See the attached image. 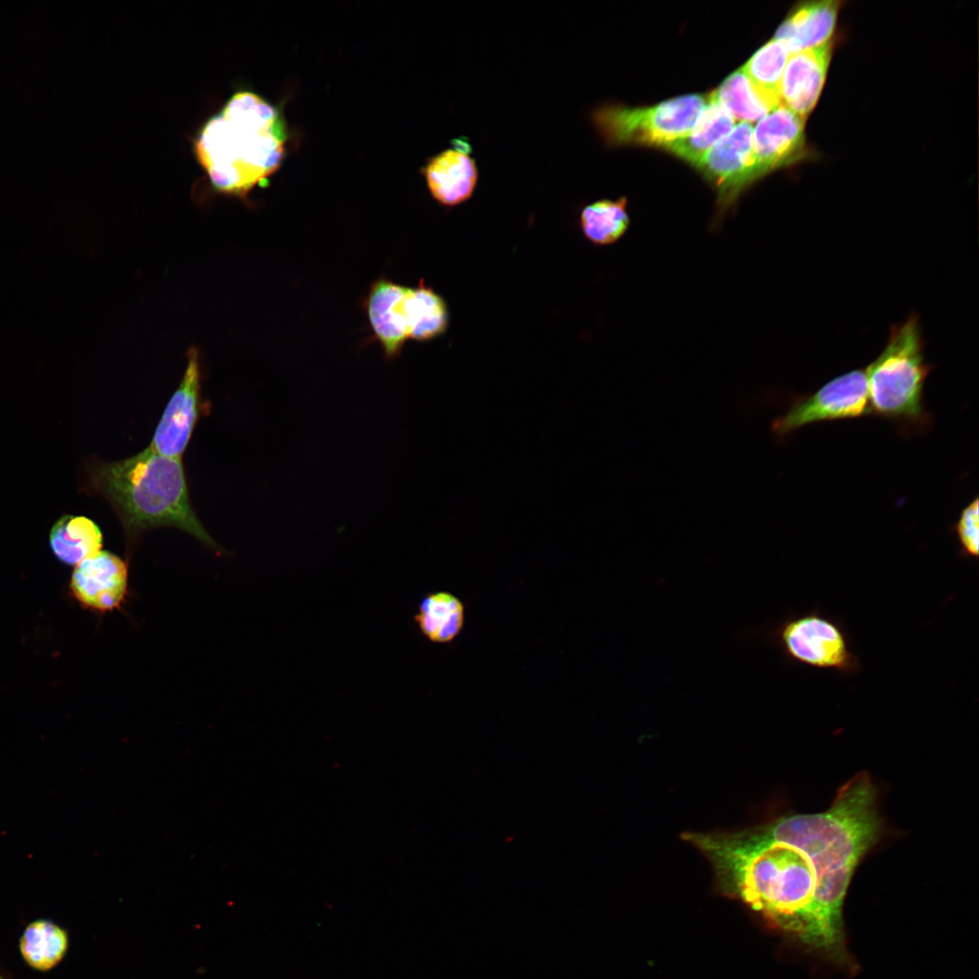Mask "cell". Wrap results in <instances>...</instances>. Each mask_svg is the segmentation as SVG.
Here are the masks:
<instances>
[{
	"mask_svg": "<svg viewBox=\"0 0 979 979\" xmlns=\"http://www.w3.org/2000/svg\"><path fill=\"white\" fill-rule=\"evenodd\" d=\"M880 829L876 790L867 778L854 776L823 812L732 832L688 831L682 838L708 859L728 892L799 933L808 911L828 925L841 919L853 873Z\"/></svg>",
	"mask_w": 979,
	"mask_h": 979,
	"instance_id": "cell-1",
	"label": "cell"
},
{
	"mask_svg": "<svg viewBox=\"0 0 979 979\" xmlns=\"http://www.w3.org/2000/svg\"><path fill=\"white\" fill-rule=\"evenodd\" d=\"M89 487L113 509L129 550L145 531L157 527L180 528L218 548L192 509L181 459L148 447L121 460L92 462Z\"/></svg>",
	"mask_w": 979,
	"mask_h": 979,
	"instance_id": "cell-2",
	"label": "cell"
},
{
	"mask_svg": "<svg viewBox=\"0 0 979 979\" xmlns=\"http://www.w3.org/2000/svg\"><path fill=\"white\" fill-rule=\"evenodd\" d=\"M285 141L276 108L254 92L240 91L204 124L195 152L216 190L245 197L277 170Z\"/></svg>",
	"mask_w": 979,
	"mask_h": 979,
	"instance_id": "cell-3",
	"label": "cell"
},
{
	"mask_svg": "<svg viewBox=\"0 0 979 979\" xmlns=\"http://www.w3.org/2000/svg\"><path fill=\"white\" fill-rule=\"evenodd\" d=\"M931 371L919 318L912 314L890 328L884 349L865 368L871 414L905 432L926 431L933 422L924 398Z\"/></svg>",
	"mask_w": 979,
	"mask_h": 979,
	"instance_id": "cell-4",
	"label": "cell"
},
{
	"mask_svg": "<svg viewBox=\"0 0 979 979\" xmlns=\"http://www.w3.org/2000/svg\"><path fill=\"white\" fill-rule=\"evenodd\" d=\"M764 637L790 663L831 670L844 676L854 675L861 669L844 624L817 608L786 616L765 630Z\"/></svg>",
	"mask_w": 979,
	"mask_h": 979,
	"instance_id": "cell-5",
	"label": "cell"
},
{
	"mask_svg": "<svg viewBox=\"0 0 979 979\" xmlns=\"http://www.w3.org/2000/svg\"><path fill=\"white\" fill-rule=\"evenodd\" d=\"M705 104L702 96L685 95L646 108H605L596 118L613 142L664 147L693 129Z\"/></svg>",
	"mask_w": 979,
	"mask_h": 979,
	"instance_id": "cell-6",
	"label": "cell"
},
{
	"mask_svg": "<svg viewBox=\"0 0 979 979\" xmlns=\"http://www.w3.org/2000/svg\"><path fill=\"white\" fill-rule=\"evenodd\" d=\"M871 415L865 369L838 375L816 392L791 399L786 412L773 419L770 431L784 442L800 428L824 422Z\"/></svg>",
	"mask_w": 979,
	"mask_h": 979,
	"instance_id": "cell-7",
	"label": "cell"
},
{
	"mask_svg": "<svg viewBox=\"0 0 979 979\" xmlns=\"http://www.w3.org/2000/svg\"><path fill=\"white\" fill-rule=\"evenodd\" d=\"M695 167L714 186L718 195L716 223L740 194L759 179L752 151V128L740 122L714 144Z\"/></svg>",
	"mask_w": 979,
	"mask_h": 979,
	"instance_id": "cell-8",
	"label": "cell"
},
{
	"mask_svg": "<svg viewBox=\"0 0 979 979\" xmlns=\"http://www.w3.org/2000/svg\"><path fill=\"white\" fill-rule=\"evenodd\" d=\"M200 383L199 354L198 349L190 348L182 380L154 431L149 446L151 450L181 459L202 411Z\"/></svg>",
	"mask_w": 979,
	"mask_h": 979,
	"instance_id": "cell-9",
	"label": "cell"
},
{
	"mask_svg": "<svg viewBox=\"0 0 979 979\" xmlns=\"http://www.w3.org/2000/svg\"><path fill=\"white\" fill-rule=\"evenodd\" d=\"M752 151L759 177L806 156L804 119L781 103L757 123Z\"/></svg>",
	"mask_w": 979,
	"mask_h": 979,
	"instance_id": "cell-10",
	"label": "cell"
},
{
	"mask_svg": "<svg viewBox=\"0 0 979 979\" xmlns=\"http://www.w3.org/2000/svg\"><path fill=\"white\" fill-rule=\"evenodd\" d=\"M128 570L118 556L99 551L74 568L71 588L84 606L107 611L117 607L127 592Z\"/></svg>",
	"mask_w": 979,
	"mask_h": 979,
	"instance_id": "cell-11",
	"label": "cell"
},
{
	"mask_svg": "<svg viewBox=\"0 0 979 979\" xmlns=\"http://www.w3.org/2000/svg\"><path fill=\"white\" fill-rule=\"evenodd\" d=\"M832 44L792 53L780 84V103L805 119L816 105L831 58Z\"/></svg>",
	"mask_w": 979,
	"mask_h": 979,
	"instance_id": "cell-12",
	"label": "cell"
},
{
	"mask_svg": "<svg viewBox=\"0 0 979 979\" xmlns=\"http://www.w3.org/2000/svg\"><path fill=\"white\" fill-rule=\"evenodd\" d=\"M406 291V286L382 278L372 286L366 299L371 327L387 359L399 356L409 339L403 309Z\"/></svg>",
	"mask_w": 979,
	"mask_h": 979,
	"instance_id": "cell-13",
	"label": "cell"
},
{
	"mask_svg": "<svg viewBox=\"0 0 979 979\" xmlns=\"http://www.w3.org/2000/svg\"><path fill=\"white\" fill-rule=\"evenodd\" d=\"M464 144L447 149L429 160L423 169L432 197L444 206H455L472 195L478 170Z\"/></svg>",
	"mask_w": 979,
	"mask_h": 979,
	"instance_id": "cell-14",
	"label": "cell"
},
{
	"mask_svg": "<svg viewBox=\"0 0 979 979\" xmlns=\"http://www.w3.org/2000/svg\"><path fill=\"white\" fill-rule=\"evenodd\" d=\"M839 6L838 1H816L800 5L778 28L775 39L791 53L829 43Z\"/></svg>",
	"mask_w": 979,
	"mask_h": 979,
	"instance_id": "cell-15",
	"label": "cell"
},
{
	"mask_svg": "<svg viewBox=\"0 0 979 979\" xmlns=\"http://www.w3.org/2000/svg\"><path fill=\"white\" fill-rule=\"evenodd\" d=\"M734 127V118L720 103L709 98L693 129L664 146L675 156L695 166L704 154Z\"/></svg>",
	"mask_w": 979,
	"mask_h": 979,
	"instance_id": "cell-16",
	"label": "cell"
},
{
	"mask_svg": "<svg viewBox=\"0 0 979 979\" xmlns=\"http://www.w3.org/2000/svg\"><path fill=\"white\" fill-rule=\"evenodd\" d=\"M49 541L55 557L73 566L100 551L102 534L86 517L63 515L52 527Z\"/></svg>",
	"mask_w": 979,
	"mask_h": 979,
	"instance_id": "cell-17",
	"label": "cell"
},
{
	"mask_svg": "<svg viewBox=\"0 0 979 979\" xmlns=\"http://www.w3.org/2000/svg\"><path fill=\"white\" fill-rule=\"evenodd\" d=\"M465 619L462 601L446 591L424 596L414 621L421 632L433 643L451 642L461 631Z\"/></svg>",
	"mask_w": 979,
	"mask_h": 979,
	"instance_id": "cell-18",
	"label": "cell"
},
{
	"mask_svg": "<svg viewBox=\"0 0 979 979\" xmlns=\"http://www.w3.org/2000/svg\"><path fill=\"white\" fill-rule=\"evenodd\" d=\"M68 945L67 931L44 918L29 923L19 939L22 958L39 972H47L58 965L65 956Z\"/></svg>",
	"mask_w": 979,
	"mask_h": 979,
	"instance_id": "cell-19",
	"label": "cell"
},
{
	"mask_svg": "<svg viewBox=\"0 0 979 979\" xmlns=\"http://www.w3.org/2000/svg\"><path fill=\"white\" fill-rule=\"evenodd\" d=\"M403 309L409 339L428 341L442 334L449 325V312L443 298L422 283L407 287Z\"/></svg>",
	"mask_w": 979,
	"mask_h": 979,
	"instance_id": "cell-20",
	"label": "cell"
},
{
	"mask_svg": "<svg viewBox=\"0 0 979 979\" xmlns=\"http://www.w3.org/2000/svg\"><path fill=\"white\" fill-rule=\"evenodd\" d=\"M710 98L723 106L734 120L748 123L763 118L780 104L779 99L758 90L742 69L727 77Z\"/></svg>",
	"mask_w": 979,
	"mask_h": 979,
	"instance_id": "cell-21",
	"label": "cell"
},
{
	"mask_svg": "<svg viewBox=\"0 0 979 979\" xmlns=\"http://www.w3.org/2000/svg\"><path fill=\"white\" fill-rule=\"evenodd\" d=\"M627 200L601 199L586 205L580 215L585 237L596 245L606 246L620 239L629 228Z\"/></svg>",
	"mask_w": 979,
	"mask_h": 979,
	"instance_id": "cell-22",
	"label": "cell"
},
{
	"mask_svg": "<svg viewBox=\"0 0 979 979\" xmlns=\"http://www.w3.org/2000/svg\"><path fill=\"white\" fill-rule=\"evenodd\" d=\"M789 53L785 45L774 38L761 47L742 71L758 90L780 101V79Z\"/></svg>",
	"mask_w": 979,
	"mask_h": 979,
	"instance_id": "cell-23",
	"label": "cell"
},
{
	"mask_svg": "<svg viewBox=\"0 0 979 979\" xmlns=\"http://www.w3.org/2000/svg\"><path fill=\"white\" fill-rule=\"evenodd\" d=\"M978 498L975 497L966 505L952 528L959 544V557L963 558L978 557Z\"/></svg>",
	"mask_w": 979,
	"mask_h": 979,
	"instance_id": "cell-24",
	"label": "cell"
},
{
	"mask_svg": "<svg viewBox=\"0 0 979 979\" xmlns=\"http://www.w3.org/2000/svg\"><path fill=\"white\" fill-rule=\"evenodd\" d=\"M0 979H8V978H7L6 974L4 972L0 971Z\"/></svg>",
	"mask_w": 979,
	"mask_h": 979,
	"instance_id": "cell-25",
	"label": "cell"
}]
</instances>
